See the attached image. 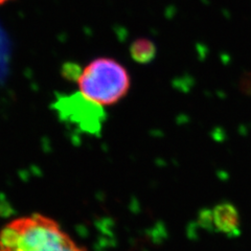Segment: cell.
<instances>
[{"mask_svg":"<svg viewBox=\"0 0 251 251\" xmlns=\"http://www.w3.org/2000/svg\"><path fill=\"white\" fill-rule=\"evenodd\" d=\"M0 251H87L54 220L40 214L13 220L0 231Z\"/></svg>","mask_w":251,"mask_h":251,"instance_id":"6da1fadb","label":"cell"},{"mask_svg":"<svg viewBox=\"0 0 251 251\" xmlns=\"http://www.w3.org/2000/svg\"><path fill=\"white\" fill-rule=\"evenodd\" d=\"M84 97L100 106H112L127 96L131 87L128 70L112 58H97L82 68L76 80Z\"/></svg>","mask_w":251,"mask_h":251,"instance_id":"7a4b0ae2","label":"cell"},{"mask_svg":"<svg viewBox=\"0 0 251 251\" xmlns=\"http://www.w3.org/2000/svg\"><path fill=\"white\" fill-rule=\"evenodd\" d=\"M54 107L61 119L90 135L100 134L107 116L103 106L84 97L80 91L60 98Z\"/></svg>","mask_w":251,"mask_h":251,"instance_id":"3957f363","label":"cell"},{"mask_svg":"<svg viewBox=\"0 0 251 251\" xmlns=\"http://www.w3.org/2000/svg\"><path fill=\"white\" fill-rule=\"evenodd\" d=\"M211 221L219 231L234 233L239 228V216L235 208L228 203L217 205L210 211Z\"/></svg>","mask_w":251,"mask_h":251,"instance_id":"277c9868","label":"cell"},{"mask_svg":"<svg viewBox=\"0 0 251 251\" xmlns=\"http://www.w3.org/2000/svg\"><path fill=\"white\" fill-rule=\"evenodd\" d=\"M157 49L153 41L147 38H138L130 46L131 58L139 64H147L156 57Z\"/></svg>","mask_w":251,"mask_h":251,"instance_id":"5b68a950","label":"cell"},{"mask_svg":"<svg viewBox=\"0 0 251 251\" xmlns=\"http://www.w3.org/2000/svg\"><path fill=\"white\" fill-rule=\"evenodd\" d=\"M9 1H11V0H0V5H2V4L9 2Z\"/></svg>","mask_w":251,"mask_h":251,"instance_id":"8992f818","label":"cell"}]
</instances>
